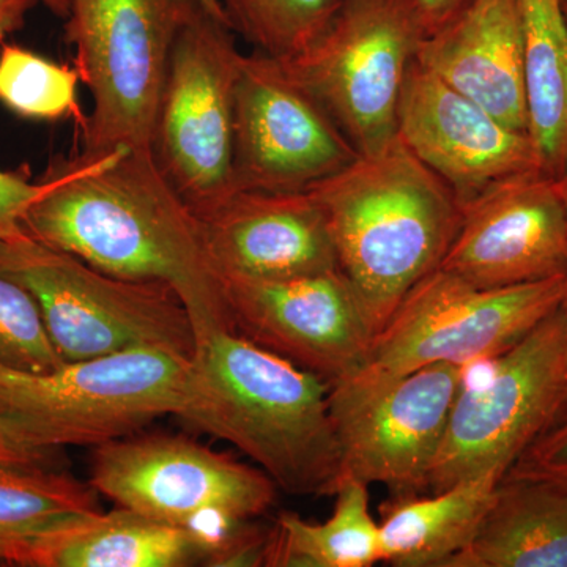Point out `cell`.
I'll return each instance as SVG.
<instances>
[{"label": "cell", "instance_id": "obj_1", "mask_svg": "<svg viewBox=\"0 0 567 567\" xmlns=\"http://www.w3.org/2000/svg\"><path fill=\"white\" fill-rule=\"evenodd\" d=\"M47 177L50 188L22 221L28 234L104 274L171 287L192 317L196 341L235 330L199 218L151 152H81Z\"/></svg>", "mask_w": 567, "mask_h": 567}, {"label": "cell", "instance_id": "obj_2", "mask_svg": "<svg viewBox=\"0 0 567 567\" xmlns=\"http://www.w3.org/2000/svg\"><path fill=\"white\" fill-rule=\"evenodd\" d=\"M330 385L235 330L197 339L181 417L230 443L297 496H333L341 451Z\"/></svg>", "mask_w": 567, "mask_h": 567}, {"label": "cell", "instance_id": "obj_3", "mask_svg": "<svg viewBox=\"0 0 567 567\" xmlns=\"http://www.w3.org/2000/svg\"><path fill=\"white\" fill-rule=\"evenodd\" d=\"M308 192L327 216L339 270L379 334L410 290L440 268L462 205L399 137Z\"/></svg>", "mask_w": 567, "mask_h": 567}, {"label": "cell", "instance_id": "obj_4", "mask_svg": "<svg viewBox=\"0 0 567 567\" xmlns=\"http://www.w3.org/2000/svg\"><path fill=\"white\" fill-rule=\"evenodd\" d=\"M189 369L192 357L166 349L65 361L39 374L0 364V413L40 450L99 446L181 416Z\"/></svg>", "mask_w": 567, "mask_h": 567}, {"label": "cell", "instance_id": "obj_5", "mask_svg": "<svg viewBox=\"0 0 567 567\" xmlns=\"http://www.w3.org/2000/svg\"><path fill=\"white\" fill-rule=\"evenodd\" d=\"M0 275L32 295L63 361L136 349L193 357L196 349L192 317L171 287L104 274L28 230L0 244Z\"/></svg>", "mask_w": 567, "mask_h": 567}, {"label": "cell", "instance_id": "obj_6", "mask_svg": "<svg viewBox=\"0 0 567 567\" xmlns=\"http://www.w3.org/2000/svg\"><path fill=\"white\" fill-rule=\"evenodd\" d=\"M566 275L480 289L436 268L416 284L372 342L364 364L330 388L363 391L432 364L494 360L561 305Z\"/></svg>", "mask_w": 567, "mask_h": 567}, {"label": "cell", "instance_id": "obj_7", "mask_svg": "<svg viewBox=\"0 0 567 567\" xmlns=\"http://www.w3.org/2000/svg\"><path fill=\"white\" fill-rule=\"evenodd\" d=\"M194 0H70L65 41L92 93L82 153L151 152L175 37Z\"/></svg>", "mask_w": 567, "mask_h": 567}, {"label": "cell", "instance_id": "obj_8", "mask_svg": "<svg viewBox=\"0 0 567 567\" xmlns=\"http://www.w3.org/2000/svg\"><path fill=\"white\" fill-rule=\"evenodd\" d=\"M427 35L417 0H341L322 35L279 62L372 155L398 140L406 76Z\"/></svg>", "mask_w": 567, "mask_h": 567}, {"label": "cell", "instance_id": "obj_9", "mask_svg": "<svg viewBox=\"0 0 567 567\" xmlns=\"http://www.w3.org/2000/svg\"><path fill=\"white\" fill-rule=\"evenodd\" d=\"M229 22L194 6L175 37L151 153L196 215L234 194L235 89L241 54Z\"/></svg>", "mask_w": 567, "mask_h": 567}, {"label": "cell", "instance_id": "obj_10", "mask_svg": "<svg viewBox=\"0 0 567 567\" xmlns=\"http://www.w3.org/2000/svg\"><path fill=\"white\" fill-rule=\"evenodd\" d=\"M567 393V320L555 309L517 344L487 360L483 374L464 368L429 492L461 481L505 476Z\"/></svg>", "mask_w": 567, "mask_h": 567}, {"label": "cell", "instance_id": "obj_11", "mask_svg": "<svg viewBox=\"0 0 567 567\" xmlns=\"http://www.w3.org/2000/svg\"><path fill=\"white\" fill-rule=\"evenodd\" d=\"M91 486L117 506L183 528L212 514L264 516L278 491L259 466L163 434L95 446Z\"/></svg>", "mask_w": 567, "mask_h": 567}, {"label": "cell", "instance_id": "obj_12", "mask_svg": "<svg viewBox=\"0 0 567 567\" xmlns=\"http://www.w3.org/2000/svg\"><path fill=\"white\" fill-rule=\"evenodd\" d=\"M462 379V365L432 364L369 390L330 388L341 481L382 484L393 498L429 492Z\"/></svg>", "mask_w": 567, "mask_h": 567}, {"label": "cell", "instance_id": "obj_13", "mask_svg": "<svg viewBox=\"0 0 567 567\" xmlns=\"http://www.w3.org/2000/svg\"><path fill=\"white\" fill-rule=\"evenodd\" d=\"M360 156L281 62L244 54L235 89L234 193L306 192Z\"/></svg>", "mask_w": 567, "mask_h": 567}, {"label": "cell", "instance_id": "obj_14", "mask_svg": "<svg viewBox=\"0 0 567 567\" xmlns=\"http://www.w3.org/2000/svg\"><path fill=\"white\" fill-rule=\"evenodd\" d=\"M235 331L328 385L354 374L371 352L374 324L339 268L284 279L221 276Z\"/></svg>", "mask_w": 567, "mask_h": 567}, {"label": "cell", "instance_id": "obj_15", "mask_svg": "<svg viewBox=\"0 0 567 567\" xmlns=\"http://www.w3.org/2000/svg\"><path fill=\"white\" fill-rule=\"evenodd\" d=\"M440 268L480 289L566 275L567 208L557 178L533 171L462 205Z\"/></svg>", "mask_w": 567, "mask_h": 567}, {"label": "cell", "instance_id": "obj_16", "mask_svg": "<svg viewBox=\"0 0 567 567\" xmlns=\"http://www.w3.org/2000/svg\"><path fill=\"white\" fill-rule=\"evenodd\" d=\"M398 137L458 204L492 186L540 169L535 142L415 62L398 114Z\"/></svg>", "mask_w": 567, "mask_h": 567}, {"label": "cell", "instance_id": "obj_17", "mask_svg": "<svg viewBox=\"0 0 567 567\" xmlns=\"http://www.w3.org/2000/svg\"><path fill=\"white\" fill-rule=\"evenodd\" d=\"M197 218L221 276L284 279L339 268L327 216L308 189L235 192Z\"/></svg>", "mask_w": 567, "mask_h": 567}, {"label": "cell", "instance_id": "obj_18", "mask_svg": "<svg viewBox=\"0 0 567 567\" xmlns=\"http://www.w3.org/2000/svg\"><path fill=\"white\" fill-rule=\"evenodd\" d=\"M416 61L498 121L528 133L517 0H470L425 37Z\"/></svg>", "mask_w": 567, "mask_h": 567}, {"label": "cell", "instance_id": "obj_19", "mask_svg": "<svg viewBox=\"0 0 567 567\" xmlns=\"http://www.w3.org/2000/svg\"><path fill=\"white\" fill-rule=\"evenodd\" d=\"M9 565L185 567L203 565V555L188 529L118 506L43 529L13 551Z\"/></svg>", "mask_w": 567, "mask_h": 567}, {"label": "cell", "instance_id": "obj_20", "mask_svg": "<svg viewBox=\"0 0 567 567\" xmlns=\"http://www.w3.org/2000/svg\"><path fill=\"white\" fill-rule=\"evenodd\" d=\"M446 567H567V491L503 477L472 543Z\"/></svg>", "mask_w": 567, "mask_h": 567}, {"label": "cell", "instance_id": "obj_21", "mask_svg": "<svg viewBox=\"0 0 567 567\" xmlns=\"http://www.w3.org/2000/svg\"><path fill=\"white\" fill-rule=\"evenodd\" d=\"M503 477L488 473L429 496H388L382 506V563L446 567L472 543Z\"/></svg>", "mask_w": 567, "mask_h": 567}, {"label": "cell", "instance_id": "obj_22", "mask_svg": "<svg viewBox=\"0 0 567 567\" xmlns=\"http://www.w3.org/2000/svg\"><path fill=\"white\" fill-rule=\"evenodd\" d=\"M524 40L528 133L540 169L567 166V22L561 0H517Z\"/></svg>", "mask_w": 567, "mask_h": 567}, {"label": "cell", "instance_id": "obj_23", "mask_svg": "<svg viewBox=\"0 0 567 567\" xmlns=\"http://www.w3.org/2000/svg\"><path fill=\"white\" fill-rule=\"evenodd\" d=\"M368 488L344 477L333 495V514L322 524L289 511L279 514L268 529L264 566L371 567L382 563V535L369 507Z\"/></svg>", "mask_w": 567, "mask_h": 567}, {"label": "cell", "instance_id": "obj_24", "mask_svg": "<svg viewBox=\"0 0 567 567\" xmlns=\"http://www.w3.org/2000/svg\"><path fill=\"white\" fill-rule=\"evenodd\" d=\"M99 511L95 488L66 473L0 468V563L43 529Z\"/></svg>", "mask_w": 567, "mask_h": 567}, {"label": "cell", "instance_id": "obj_25", "mask_svg": "<svg viewBox=\"0 0 567 567\" xmlns=\"http://www.w3.org/2000/svg\"><path fill=\"white\" fill-rule=\"evenodd\" d=\"M235 32L254 51L290 61L308 50L338 10L341 0H218Z\"/></svg>", "mask_w": 567, "mask_h": 567}, {"label": "cell", "instance_id": "obj_26", "mask_svg": "<svg viewBox=\"0 0 567 567\" xmlns=\"http://www.w3.org/2000/svg\"><path fill=\"white\" fill-rule=\"evenodd\" d=\"M76 66L55 63L43 55L3 44L0 50V103L22 118L62 121L74 118L82 125Z\"/></svg>", "mask_w": 567, "mask_h": 567}, {"label": "cell", "instance_id": "obj_27", "mask_svg": "<svg viewBox=\"0 0 567 567\" xmlns=\"http://www.w3.org/2000/svg\"><path fill=\"white\" fill-rule=\"evenodd\" d=\"M63 363L32 295L0 275V364L39 374Z\"/></svg>", "mask_w": 567, "mask_h": 567}, {"label": "cell", "instance_id": "obj_28", "mask_svg": "<svg viewBox=\"0 0 567 567\" xmlns=\"http://www.w3.org/2000/svg\"><path fill=\"white\" fill-rule=\"evenodd\" d=\"M505 476L546 481L567 491V393Z\"/></svg>", "mask_w": 567, "mask_h": 567}, {"label": "cell", "instance_id": "obj_29", "mask_svg": "<svg viewBox=\"0 0 567 567\" xmlns=\"http://www.w3.org/2000/svg\"><path fill=\"white\" fill-rule=\"evenodd\" d=\"M48 188V177L32 183L22 175L0 171V244L24 233L25 213Z\"/></svg>", "mask_w": 567, "mask_h": 567}, {"label": "cell", "instance_id": "obj_30", "mask_svg": "<svg viewBox=\"0 0 567 567\" xmlns=\"http://www.w3.org/2000/svg\"><path fill=\"white\" fill-rule=\"evenodd\" d=\"M52 453L31 445L13 421L0 413V468H51Z\"/></svg>", "mask_w": 567, "mask_h": 567}, {"label": "cell", "instance_id": "obj_31", "mask_svg": "<svg viewBox=\"0 0 567 567\" xmlns=\"http://www.w3.org/2000/svg\"><path fill=\"white\" fill-rule=\"evenodd\" d=\"M39 3L40 0H0V41L20 31L29 11Z\"/></svg>", "mask_w": 567, "mask_h": 567}, {"label": "cell", "instance_id": "obj_32", "mask_svg": "<svg viewBox=\"0 0 567 567\" xmlns=\"http://www.w3.org/2000/svg\"><path fill=\"white\" fill-rule=\"evenodd\" d=\"M468 2L470 0H417V6L423 13L427 32L431 33L451 20Z\"/></svg>", "mask_w": 567, "mask_h": 567}, {"label": "cell", "instance_id": "obj_33", "mask_svg": "<svg viewBox=\"0 0 567 567\" xmlns=\"http://www.w3.org/2000/svg\"><path fill=\"white\" fill-rule=\"evenodd\" d=\"M40 3H43L52 14L62 18V20L69 17L70 0H40Z\"/></svg>", "mask_w": 567, "mask_h": 567}, {"label": "cell", "instance_id": "obj_34", "mask_svg": "<svg viewBox=\"0 0 567 567\" xmlns=\"http://www.w3.org/2000/svg\"><path fill=\"white\" fill-rule=\"evenodd\" d=\"M194 2H196L200 9H204L205 11H208V13L213 14V17L229 22V20H227L226 13H224V10L221 9V6H219L218 0H194Z\"/></svg>", "mask_w": 567, "mask_h": 567}, {"label": "cell", "instance_id": "obj_35", "mask_svg": "<svg viewBox=\"0 0 567 567\" xmlns=\"http://www.w3.org/2000/svg\"><path fill=\"white\" fill-rule=\"evenodd\" d=\"M557 181H558L559 189H561L563 199H565V204H566V208H567V166H566L565 173L559 175Z\"/></svg>", "mask_w": 567, "mask_h": 567}, {"label": "cell", "instance_id": "obj_36", "mask_svg": "<svg viewBox=\"0 0 567 567\" xmlns=\"http://www.w3.org/2000/svg\"><path fill=\"white\" fill-rule=\"evenodd\" d=\"M559 308H561V311L565 312L566 320H567V271H566V281H565V295H563L561 305H559Z\"/></svg>", "mask_w": 567, "mask_h": 567}, {"label": "cell", "instance_id": "obj_37", "mask_svg": "<svg viewBox=\"0 0 567 567\" xmlns=\"http://www.w3.org/2000/svg\"><path fill=\"white\" fill-rule=\"evenodd\" d=\"M563 11H565V18L567 22V0H561Z\"/></svg>", "mask_w": 567, "mask_h": 567}]
</instances>
